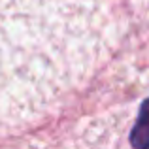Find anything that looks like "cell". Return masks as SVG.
<instances>
[{"label":"cell","instance_id":"1","mask_svg":"<svg viewBox=\"0 0 149 149\" xmlns=\"http://www.w3.org/2000/svg\"><path fill=\"white\" fill-rule=\"evenodd\" d=\"M111 0H0V123L47 109L95 70Z\"/></svg>","mask_w":149,"mask_h":149}]
</instances>
